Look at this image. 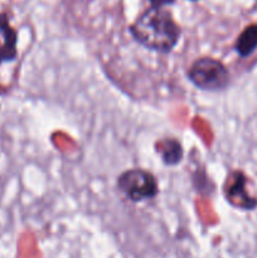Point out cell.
<instances>
[{
    "label": "cell",
    "instance_id": "cell-1",
    "mask_svg": "<svg viewBox=\"0 0 257 258\" xmlns=\"http://www.w3.org/2000/svg\"><path fill=\"white\" fill-rule=\"evenodd\" d=\"M131 37L144 48L153 52L169 54L178 45L181 28L169 10L150 7L128 27Z\"/></svg>",
    "mask_w": 257,
    "mask_h": 258
},
{
    "label": "cell",
    "instance_id": "cell-2",
    "mask_svg": "<svg viewBox=\"0 0 257 258\" xmlns=\"http://www.w3.org/2000/svg\"><path fill=\"white\" fill-rule=\"evenodd\" d=\"M186 77L194 87L207 92L224 91L231 83L228 68L213 57H201L194 60L186 71Z\"/></svg>",
    "mask_w": 257,
    "mask_h": 258
},
{
    "label": "cell",
    "instance_id": "cell-3",
    "mask_svg": "<svg viewBox=\"0 0 257 258\" xmlns=\"http://www.w3.org/2000/svg\"><path fill=\"white\" fill-rule=\"evenodd\" d=\"M117 189L133 203L151 201L159 194V183L155 175L141 168L128 169L116 180Z\"/></svg>",
    "mask_w": 257,
    "mask_h": 258
},
{
    "label": "cell",
    "instance_id": "cell-4",
    "mask_svg": "<svg viewBox=\"0 0 257 258\" xmlns=\"http://www.w3.org/2000/svg\"><path fill=\"white\" fill-rule=\"evenodd\" d=\"M251 180L241 170H233L227 175L223 184V194L232 207L241 211L257 208V197L249 190Z\"/></svg>",
    "mask_w": 257,
    "mask_h": 258
},
{
    "label": "cell",
    "instance_id": "cell-5",
    "mask_svg": "<svg viewBox=\"0 0 257 258\" xmlns=\"http://www.w3.org/2000/svg\"><path fill=\"white\" fill-rule=\"evenodd\" d=\"M161 161L168 166H175L183 160L184 149L180 141L175 138H163L154 145Z\"/></svg>",
    "mask_w": 257,
    "mask_h": 258
},
{
    "label": "cell",
    "instance_id": "cell-6",
    "mask_svg": "<svg viewBox=\"0 0 257 258\" xmlns=\"http://www.w3.org/2000/svg\"><path fill=\"white\" fill-rule=\"evenodd\" d=\"M257 49V24H251L239 33L234 50L241 58H247Z\"/></svg>",
    "mask_w": 257,
    "mask_h": 258
},
{
    "label": "cell",
    "instance_id": "cell-7",
    "mask_svg": "<svg viewBox=\"0 0 257 258\" xmlns=\"http://www.w3.org/2000/svg\"><path fill=\"white\" fill-rule=\"evenodd\" d=\"M17 42L18 37L15 30H13L7 37L0 40V64H3L4 62H12L17 58Z\"/></svg>",
    "mask_w": 257,
    "mask_h": 258
},
{
    "label": "cell",
    "instance_id": "cell-8",
    "mask_svg": "<svg viewBox=\"0 0 257 258\" xmlns=\"http://www.w3.org/2000/svg\"><path fill=\"white\" fill-rule=\"evenodd\" d=\"M151 4V7H156V8H164L166 5L173 4L175 0H149Z\"/></svg>",
    "mask_w": 257,
    "mask_h": 258
},
{
    "label": "cell",
    "instance_id": "cell-9",
    "mask_svg": "<svg viewBox=\"0 0 257 258\" xmlns=\"http://www.w3.org/2000/svg\"><path fill=\"white\" fill-rule=\"evenodd\" d=\"M191 2H196V0H191Z\"/></svg>",
    "mask_w": 257,
    "mask_h": 258
}]
</instances>
